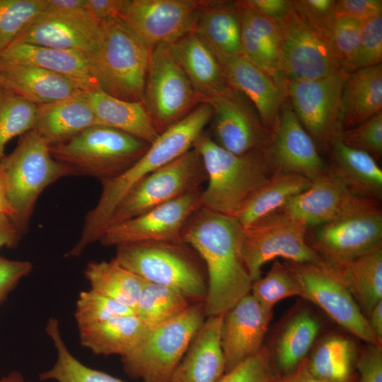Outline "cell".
I'll use <instances>...</instances> for the list:
<instances>
[{"label":"cell","instance_id":"obj_20","mask_svg":"<svg viewBox=\"0 0 382 382\" xmlns=\"http://www.w3.org/2000/svg\"><path fill=\"white\" fill-rule=\"evenodd\" d=\"M100 29V22L87 10L41 13L23 30L13 43L74 50L90 56L97 48Z\"/></svg>","mask_w":382,"mask_h":382},{"label":"cell","instance_id":"obj_56","mask_svg":"<svg viewBox=\"0 0 382 382\" xmlns=\"http://www.w3.org/2000/svg\"><path fill=\"white\" fill-rule=\"evenodd\" d=\"M21 236L10 216L0 214V248L15 247Z\"/></svg>","mask_w":382,"mask_h":382},{"label":"cell","instance_id":"obj_59","mask_svg":"<svg viewBox=\"0 0 382 382\" xmlns=\"http://www.w3.org/2000/svg\"><path fill=\"white\" fill-rule=\"evenodd\" d=\"M368 320L371 329L382 342V300L373 308L368 316Z\"/></svg>","mask_w":382,"mask_h":382},{"label":"cell","instance_id":"obj_28","mask_svg":"<svg viewBox=\"0 0 382 382\" xmlns=\"http://www.w3.org/2000/svg\"><path fill=\"white\" fill-rule=\"evenodd\" d=\"M202 100L225 90L227 83L222 64L211 49L193 32L169 45Z\"/></svg>","mask_w":382,"mask_h":382},{"label":"cell","instance_id":"obj_55","mask_svg":"<svg viewBox=\"0 0 382 382\" xmlns=\"http://www.w3.org/2000/svg\"><path fill=\"white\" fill-rule=\"evenodd\" d=\"M125 0H85L86 10L99 22L119 17Z\"/></svg>","mask_w":382,"mask_h":382},{"label":"cell","instance_id":"obj_23","mask_svg":"<svg viewBox=\"0 0 382 382\" xmlns=\"http://www.w3.org/2000/svg\"><path fill=\"white\" fill-rule=\"evenodd\" d=\"M223 67L228 86L241 93L253 105L266 129H272L286 92L284 77L260 69L243 56L228 61Z\"/></svg>","mask_w":382,"mask_h":382},{"label":"cell","instance_id":"obj_18","mask_svg":"<svg viewBox=\"0 0 382 382\" xmlns=\"http://www.w3.org/2000/svg\"><path fill=\"white\" fill-rule=\"evenodd\" d=\"M201 190L185 195L134 218L108 226L99 241L104 246L183 241L182 231L202 205Z\"/></svg>","mask_w":382,"mask_h":382},{"label":"cell","instance_id":"obj_39","mask_svg":"<svg viewBox=\"0 0 382 382\" xmlns=\"http://www.w3.org/2000/svg\"><path fill=\"white\" fill-rule=\"evenodd\" d=\"M320 330L317 319L301 312L284 328L277 343L276 361L282 375L295 369L305 359Z\"/></svg>","mask_w":382,"mask_h":382},{"label":"cell","instance_id":"obj_24","mask_svg":"<svg viewBox=\"0 0 382 382\" xmlns=\"http://www.w3.org/2000/svg\"><path fill=\"white\" fill-rule=\"evenodd\" d=\"M357 196L331 170H326L277 212L302 222L308 228L335 218Z\"/></svg>","mask_w":382,"mask_h":382},{"label":"cell","instance_id":"obj_58","mask_svg":"<svg viewBox=\"0 0 382 382\" xmlns=\"http://www.w3.org/2000/svg\"><path fill=\"white\" fill-rule=\"evenodd\" d=\"M42 13L76 12L86 10L85 0H45Z\"/></svg>","mask_w":382,"mask_h":382},{"label":"cell","instance_id":"obj_49","mask_svg":"<svg viewBox=\"0 0 382 382\" xmlns=\"http://www.w3.org/2000/svg\"><path fill=\"white\" fill-rule=\"evenodd\" d=\"M269 351L260 352L226 372L218 382H277Z\"/></svg>","mask_w":382,"mask_h":382},{"label":"cell","instance_id":"obj_38","mask_svg":"<svg viewBox=\"0 0 382 382\" xmlns=\"http://www.w3.org/2000/svg\"><path fill=\"white\" fill-rule=\"evenodd\" d=\"M306 366L313 376L334 382H348L356 375L355 351L351 341L341 336L324 340L309 359Z\"/></svg>","mask_w":382,"mask_h":382},{"label":"cell","instance_id":"obj_37","mask_svg":"<svg viewBox=\"0 0 382 382\" xmlns=\"http://www.w3.org/2000/svg\"><path fill=\"white\" fill-rule=\"evenodd\" d=\"M91 289L132 308L139 300L145 281L120 265L110 261H91L84 270Z\"/></svg>","mask_w":382,"mask_h":382},{"label":"cell","instance_id":"obj_26","mask_svg":"<svg viewBox=\"0 0 382 382\" xmlns=\"http://www.w3.org/2000/svg\"><path fill=\"white\" fill-rule=\"evenodd\" d=\"M221 64L243 56L241 26L237 2L202 1L193 30Z\"/></svg>","mask_w":382,"mask_h":382},{"label":"cell","instance_id":"obj_17","mask_svg":"<svg viewBox=\"0 0 382 382\" xmlns=\"http://www.w3.org/2000/svg\"><path fill=\"white\" fill-rule=\"evenodd\" d=\"M202 103L212 109L213 140L223 149L243 155L260 149L270 134L255 108L239 91L228 86L220 93L204 98Z\"/></svg>","mask_w":382,"mask_h":382},{"label":"cell","instance_id":"obj_29","mask_svg":"<svg viewBox=\"0 0 382 382\" xmlns=\"http://www.w3.org/2000/svg\"><path fill=\"white\" fill-rule=\"evenodd\" d=\"M86 91L37 105L33 130L52 145L69 140L96 125L95 115L86 98Z\"/></svg>","mask_w":382,"mask_h":382},{"label":"cell","instance_id":"obj_19","mask_svg":"<svg viewBox=\"0 0 382 382\" xmlns=\"http://www.w3.org/2000/svg\"><path fill=\"white\" fill-rule=\"evenodd\" d=\"M262 147L270 166L313 180L326 171L314 141L290 106H283Z\"/></svg>","mask_w":382,"mask_h":382},{"label":"cell","instance_id":"obj_2","mask_svg":"<svg viewBox=\"0 0 382 382\" xmlns=\"http://www.w3.org/2000/svg\"><path fill=\"white\" fill-rule=\"evenodd\" d=\"M211 117V110L207 105L197 106L161 133L146 153L126 171L102 182L100 197L95 207L88 212L81 236L69 255L78 257L90 244L99 241L125 195L144 178L192 149Z\"/></svg>","mask_w":382,"mask_h":382},{"label":"cell","instance_id":"obj_46","mask_svg":"<svg viewBox=\"0 0 382 382\" xmlns=\"http://www.w3.org/2000/svg\"><path fill=\"white\" fill-rule=\"evenodd\" d=\"M363 23L348 18H336L328 37L332 53L342 71L356 56L359 50Z\"/></svg>","mask_w":382,"mask_h":382},{"label":"cell","instance_id":"obj_54","mask_svg":"<svg viewBox=\"0 0 382 382\" xmlns=\"http://www.w3.org/2000/svg\"><path fill=\"white\" fill-rule=\"evenodd\" d=\"M263 16L278 23L292 9L291 1L287 0H245L243 1Z\"/></svg>","mask_w":382,"mask_h":382},{"label":"cell","instance_id":"obj_27","mask_svg":"<svg viewBox=\"0 0 382 382\" xmlns=\"http://www.w3.org/2000/svg\"><path fill=\"white\" fill-rule=\"evenodd\" d=\"M236 2L241 19L243 57L260 69L284 77L281 73V33L278 23L243 1Z\"/></svg>","mask_w":382,"mask_h":382},{"label":"cell","instance_id":"obj_34","mask_svg":"<svg viewBox=\"0 0 382 382\" xmlns=\"http://www.w3.org/2000/svg\"><path fill=\"white\" fill-rule=\"evenodd\" d=\"M331 144L334 161L331 171L352 193L378 201L382 192V170L374 156L345 144L338 138Z\"/></svg>","mask_w":382,"mask_h":382},{"label":"cell","instance_id":"obj_36","mask_svg":"<svg viewBox=\"0 0 382 382\" xmlns=\"http://www.w3.org/2000/svg\"><path fill=\"white\" fill-rule=\"evenodd\" d=\"M311 180L293 173L274 170L233 216L248 226L281 209L291 198L308 189Z\"/></svg>","mask_w":382,"mask_h":382},{"label":"cell","instance_id":"obj_30","mask_svg":"<svg viewBox=\"0 0 382 382\" xmlns=\"http://www.w3.org/2000/svg\"><path fill=\"white\" fill-rule=\"evenodd\" d=\"M319 264L345 286L368 318L382 300V244L343 263Z\"/></svg>","mask_w":382,"mask_h":382},{"label":"cell","instance_id":"obj_33","mask_svg":"<svg viewBox=\"0 0 382 382\" xmlns=\"http://www.w3.org/2000/svg\"><path fill=\"white\" fill-rule=\"evenodd\" d=\"M381 110V64L347 73L342 96V129L365 122Z\"/></svg>","mask_w":382,"mask_h":382},{"label":"cell","instance_id":"obj_40","mask_svg":"<svg viewBox=\"0 0 382 382\" xmlns=\"http://www.w3.org/2000/svg\"><path fill=\"white\" fill-rule=\"evenodd\" d=\"M45 330L56 349L57 359L50 369L40 374V380L57 382H125L105 372L87 366L78 360L66 345L57 318L49 319Z\"/></svg>","mask_w":382,"mask_h":382},{"label":"cell","instance_id":"obj_7","mask_svg":"<svg viewBox=\"0 0 382 382\" xmlns=\"http://www.w3.org/2000/svg\"><path fill=\"white\" fill-rule=\"evenodd\" d=\"M0 167L14 211L12 221L21 235L42 191L55 181L73 175L68 167L52 156L49 144L33 129L21 135L13 151L0 159Z\"/></svg>","mask_w":382,"mask_h":382},{"label":"cell","instance_id":"obj_32","mask_svg":"<svg viewBox=\"0 0 382 382\" xmlns=\"http://www.w3.org/2000/svg\"><path fill=\"white\" fill-rule=\"evenodd\" d=\"M0 57L62 75L77 81L88 91L98 88L90 74L88 56L78 51L16 42Z\"/></svg>","mask_w":382,"mask_h":382},{"label":"cell","instance_id":"obj_45","mask_svg":"<svg viewBox=\"0 0 382 382\" xmlns=\"http://www.w3.org/2000/svg\"><path fill=\"white\" fill-rule=\"evenodd\" d=\"M134 313L133 309L90 289L80 292L74 316L78 328H81Z\"/></svg>","mask_w":382,"mask_h":382},{"label":"cell","instance_id":"obj_9","mask_svg":"<svg viewBox=\"0 0 382 382\" xmlns=\"http://www.w3.org/2000/svg\"><path fill=\"white\" fill-rule=\"evenodd\" d=\"M311 246L321 262L337 265L382 244V212L378 200L357 196L333 219L316 226Z\"/></svg>","mask_w":382,"mask_h":382},{"label":"cell","instance_id":"obj_14","mask_svg":"<svg viewBox=\"0 0 382 382\" xmlns=\"http://www.w3.org/2000/svg\"><path fill=\"white\" fill-rule=\"evenodd\" d=\"M347 73L312 80L289 81L293 110L313 140L332 144L342 130V96Z\"/></svg>","mask_w":382,"mask_h":382},{"label":"cell","instance_id":"obj_4","mask_svg":"<svg viewBox=\"0 0 382 382\" xmlns=\"http://www.w3.org/2000/svg\"><path fill=\"white\" fill-rule=\"evenodd\" d=\"M151 50L120 17L100 22L95 52L88 56L97 87L126 101L142 102Z\"/></svg>","mask_w":382,"mask_h":382},{"label":"cell","instance_id":"obj_25","mask_svg":"<svg viewBox=\"0 0 382 382\" xmlns=\"http://www.w3.org/2000/svg\"><path fill=\"white\" fill-rule=\"evenodd\" d=\"M223 314L205 318L175 369L170 382H218L223 376L225 374L221 345Z\"/></svg>","mask_w":382,"mask_h":382},{"label":"cell","instance_id":"obj_1","mask_svg":"<svg viewBox=\"0 0 382 382\" xmlns=\"http://www.w3.org/2000/svg\"><path fill=\"white\" fill-rule=\"evenodd\" d=\"M241 232L235 217L202 207L183 229V241L197 253L205 267L206 317L224 313L250 293L253 280L242 257Z\"/></svg>","mask_w":382,"mask_h":382},{"label":"cell","instance_id":"obj_51","mask_svg":"<svg viewBox=\"0 0 382 382\" xmlns=\"http://www.w3.org/2000/svg\"><path fill=\"white\" fill-rule=\"evenodd\" d=\"M378 15H382L381 0L336 1V18H348L364 23Z\"/></svg>","mask_w":382,"mask_h":382},{"label":"cell","instance_id":"obj_42","mask_svg":"<svg viewBox=\"0 0 382 382\" xmlns=\"http://www.w3.org/2000/svg\"><path fill=\"white\" fill-rule=\"evenodd\" d=\"M37 112V105L0 87V159L11 139L33 129Z\"/></svg>","mask_w":382,"mask_h":382},{"label":"cell","instance_id":"obj_61","mask_svg":"<svg viewBox=\"0 0 382 382\" xmlns=\"http://www.w3.org/2000/svg\"><path fill=\"white\" fill-rule=\"evenodd\" d=\"M0 382H32L26 381L23 374L18 371H11L0 378Z\"/></svg>","mask_w":382,"mask_h":382},{"label":"cell","instance_id":"obj_47","mask_svg":"<svg viewBox=\"0 0 382 382\" xmlns=\"http://www.w3.org/2000/svg\"><path fill=\"white\" fill-rule=\"evenodd\" d=\"M382 15L363 23L362 35L357 53L345 70L351 73L360 69L381 64Z\"/></svg>","mask_w":382,"mask_h":382},{"label":"cell","instance_id":"obj_31","mask_svg":"<svg viewBox=\"0 0 382 382\" xmlns=\"http://www.w3.org/2000/svg\"><path fill=\"white\" fill-rule=\"evenodd\" d=\"M96 125L112 127L151 144L158 137L142 102L112 97L98 88L86 92Z\"/></svg>","mask_w":382,"mask_h":382},{"label":"cell","instance_id":"obj_21","mask_svg":"<svg viewBox=\"0 0 382 382\" xmlns=\"http://www.w3.org/2000/svg\"><path fill=\"white\" fill-rule=\"evenodd\" d=\"M272 317V311L264 308L250 293L223 314L221 345L225 373L260 351Z\"/></svg>","mask_w":382,"mask_h":382},{"label":"cell","instance_id":"obj_12","mask_svg":"<svg viewBox=\"0 0 382 382\" xmlns=\"http://www.w3.org/2000/svg\"><path fill=\"white\" fill-rule=\"evenodd\" d=\"M206 181L202 158L192 148L138 182L117 204L108 226L199 191Z\"/></svg>","mask_w":382,"mask_h":382},{"label":"cell","instance_id":"obj_50","mask_svg":"<svg viewBox=\"0 0 382 382\" xmlns=\"http://www.w3.org/2000/svg\"><path fill=\"white\" fill-rule=\"evenodd\" d=\"M291 6L298 16L328 41L335 21V0H294Z\"/></svg>","mask_w":382,"mask_h":382},{"label":"cell","instance_id":"obj_44","mask_svg":"<svg viewBox=\"0 0 382 382\" xmlns=\"http://www.w3.org/2000/svg\"><path fill=\"white\" fill-rule=\"evenodd\" d=\"M45 0H0V54L43 11Z\"/></svg>","mask_w":382,"mask_h":382},{"label":"cell","instance_id":"obj_53","mask_svg":"<svg viewBox=\"0 0 382 382\" xmlns=\"http://www.w3.org/2000/svg\"><path fill=\"white\" fill-rule=\"evenodd\" d=\"M367 345L356 359L357 382H382L381 345Z\"/></svg>","mask_w":382,"mask_h":382},{"label":"cell","instance_id":"obj_22","mask_svg":"<svg viewBox=\"0 0 382 382\" xmlns=\"http://www.w3.org/2000/svg\"><path fill=\"white\" fill-rule=\"evenodd\" d=\"M0 87L37 105L88 91L81 83L44 69L0 57Z\"/></svg>","mask_w":382,"mask_h":382},{"label":"cell","instance_id":"obj_43","mask_svg":"<svg viewBox=\"0 0 382 382\" xmlns=\"http://www.w3.org/2000/svg\"><path fill=\"white\" fill-rule=\"evenodd\" d=\"M250 294L264 308L272 311L283 299L301 296V289L286 265L276 261L265 277L253 282Z\"/></svg>","mask_w":382,"mask_h":382},{"label":"cell","instance_id":"obj_52","mask_svg":"<svg viewBox=\"0 0 382 382\" xmlns=\"http://www.w3.org/2000/svg\"><path fill=\"white\" fill-rule=\"evenodd\" d=\"M32 263L0 256V305L6 299L18 282L30 273Z\"/></svg>","mask_w":382,"mask_h":382},{"label":"cell","instance_id":"obj_5","mask_svg":"<svg viewBox=\"0 0 382 382\" xmlns=\"http://www.w3.org/2000/svg\"><path fill=\"white\" fill-rule=\"evenodd\" d=\"M114 259L146 282L178 291L192 303L204 301L205 267L197 253L183 241L120 245Z\"/></svg>","mask_w":382,"mask_h":382},{"label":"cell","instance_id":"obj_13","mask_svg":"<svg viewBox=\"0 0 382 382\" xmlns=\"http://www.w3.org/2000/svg\"><path fill=\"white\" fill-rule=\"evenodd\" d=\"M284 264L299 284L301 297L319 306L339 325L366 344L381 345L350 292L320 264Z\"/></svg>","mask_w":382,"mask_h":382},{"label":"cell","instance_id":"obj_16","mask_svg":"<svg viewBox=\"0 0 382 382\" xmlns=\"http://www.w3.org/2000/svg\"><path fill=\"white\" fill-rule=\"evenodd\" d=\"M202 1L125 0L119 17L151 49L192 32Z\"/></svg>","mask_w":382,"mask_h":382},{"label":"cell","instance_id":"obj_48","mask_svg":"<svg viewBox=\"0 0 382 382\" xmlns=\"http://www.w3.org/2000/svg\"><path fill=\"white\" fill-rule=\"evenodd\" d=\"M345 144L372 156L382 154V111L354 127L342 129L337 137Z\"/></svg>","mask_w":382,"mask_h":382},{"label":"cell","instance_id":"obj_41","mask_svg":"<svg viewBox=\"0 0 382 382\" xmlns=\"http://www.w3.org/2000/svg\"><path fill=\"white\" fill-rule=\"evenodd\" d=\"M192 304L178 291L145 281L134 313L150 329L179 316Z\"/></svg>","mask_w":382,"mask_h":382},{"label":"cell","instance_id":"obj_3","mask_svg":"<svg viewBox=\"0 0 382 382\" xmlns=\"http://www.w3.org/2000/svg\"><path fill=\"white\" fill-rule=\"evenodd\" d=\"M193 148L199 153L207 175L200 192L202 207L234 216L268 178L270 168L262 149L234 154L218 145L204 132Z\"/></svg>","mask_w":382,"mask_h":382},{"label":"cell","instance_id":"obj_6","mask_svg":"<svg viewBox=\"0 0 382 382\" xmlns=\"http://www.w3.org/2000/svg\"><path fill=\"white\" fill-rule=\"evenodd\" d=\"M150 145L120 130L96 125L69 140L49 145V150L73 175L93 177L102 183L126 171Z\"/></svg>","mask_w":382,"mask_h":382},{"label":"cell","instance_id":"obj_8","mask_svg":"<svg viewBox=\"0 0 382 382\" xmlns=\"http://www.w3.org/2000/svg\"><path fill=\"white\" fill-rule=\"evenodd\" d=\"M206 318L204 302L148 330L139 344L121 357L127 376L143 382H170L192 338Z\"/></svg>","mask_w":382,"mask_h":382},{"label":"cell","instance_id":"obj_35","mask_svg":"<svg viewBox=\"0 0 382 382\" xmlns=\"http://www.w3.org/2000/svg\"><path fill=\"white\" fill-rule=\"evenodd\" d=\"M149 329L134 313L79 328V340L95 354L122 357L139 344Z\"/></svg>","mask_w":382,"mask_h":382},{"label":"cell","instance_id":"obj_15","mask_svg":"<svg viewBox=\"0 0 382 382\" xmlns=\"http://www.w3.org/2000/svg\"><path fill=\"white\" fill-rule=\"evenodd\" d=\"M281 33V73L287 81L312 80L339 72L328 40L291 11L277 23Z\"/></svg>","mask_w":382,"mask_h":382},{"label":"cell","instance_id":"obj_60","mask_svg":"<svg viewBox=\"0 0 382 382\" xmlns=\"http://www.w3.org/2000/svg\"><path fill=\"white\" fill-rule=\"evenodd\" d=\"M0 214H4L12 219L14 211L9 202L7 195L6 183L5 175L0 167Z\"/></svg>","mask_w":382,"mask_h":382},{"label":"cell","instance_id":"obj_11","mask_svg":"<svg viewBox=\"0 0 382 382\" xmlns=\"http://www.w3.org/2000/svg\"><path fill=\"white\" fill-rule=\"evenodd\" d=\"M142 103L159 134L202 103L169 45L151 50Z\"/></svg>","mask_w":382,"mask_h":382},{"label":"cell","instance_id":"obj_10","mask_svg":"<svg viewBox=\"0 0 382 382\" xmlns=\"http://www.w3.org/2000/svg\"><path fill=\"white\" fill-rule=\"evenodd\" d=\"M307 230L302 222L279 212L241 226V255L253 282L262 277L264 265L277 257L294 263H320V257L307 242Z\"/></svg>","mask_w":382,"mask_h":382},{"label":"cell","instance_id":"obj_57","mask_svg":"<svg viewBox=\"0 0 382 382\" xmlns=\"http://www.w3.org/2000/svg\"><path fill=\"white\" fill-rule=\"evenodd\" d=\"M277 382H334L324 380L313 376L308 371L305 359L292 371L279 376ZM348 382H357V376Z\"/></svg>","mask_w":382,"mask_h":382}]
</instances>
